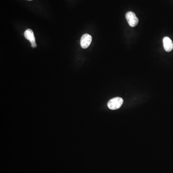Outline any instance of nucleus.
Returning <instances> with one entry per match:
<instances>
[{
    "mask_svg": "<svg viewBox=\"0 0 173 173\" xmlns=\"http://www.w3.org/2000/svg\"><path fill=\"white\" fill-rule=\"evenodd\" d=\"M123 103V100L120 97H115L111 99L108 101V108L111 110L118 109L122 106Z\"/></svg>",
    "mask_w": 173,
    "mask_h": 173,
    "instance_id": "nucleus-1",
    "label": "nucleus"
},
{
    "mask_svg": "<svg viewBox=\"0 0 173 173\" xmlns=\"http://www.w3.org/2000/svg\"><path fill=\"white\" fill-rule=\"evenodd\" d=\"M126 20L129 25L131 27H135L139 23V19L134 13L132 12H128L125 15Z\"/></svg>",
    "mask_w": 173,
    "mask_h": 173,
    "instance_id": "nucleus-2",
    "label": "nucleus"
},
{
    "mask_svg": "<svg viewBox=\"0 0 173 173\" xmlns=\"http://www.w3.org/2000/svg\"><path fill=\"white\" fill-rule=\"evenodd\" d=\"M24 36L26 40H29L31 44L32 48H36L37 47L36 43L35 38L33 33V31L30 29H27L24 33Z\"/></svg>",
    "mask_w": 173,
    "mask_h": 173,
    "instance_id": "nucleus-3",
    "label": "nucleus"
},
{
    "mask_svg": "<svg viewBox=\"0 0 173 173\" xmlns=\"http://www.w3.org/2000/svg\"><path fill=\"white\" fill-rule=\"evenodd\" d=\"M92 41V37L88 34L83 35L80 40V45L83 49H86L90 46Z\"/></svg>",
    "mask_w": 173,
    "mask_h": 173,
    "instance_id": "nucleus-4",
    "label": "nucleus"
},
{
    "mask_svg": "<svg viewBox=\"0 0 173 173\" xmlns=\"http://www.w3.org/2000/svg\"><path fill=\"white\" fill-rule=\"evenodd\" d=\"M164 48L165 51L168 52L171 51L173 49V43L172 40L168 37L164 38L163 40Z\"/></svg>",
    "mask_w": 173,
    "mask_h": 173,
    "instance_id": "nucleus-5",
    "label": "nucleus"
},
{
    "mask_svg": "<svg viewBox=\"0 0 173 173\" xmlns=\"http://www.w3.org/2000/svg\"><path fill=\"white\" fill-rule=\"evenodd\" d=\"M27 1H32V0H27Z\"/></svg>",
    "mask_w": 173,
    "mask_h": 173,
    "instance_id": "nucleus-6",
    "label": "nucleus"
}]
</instances>
